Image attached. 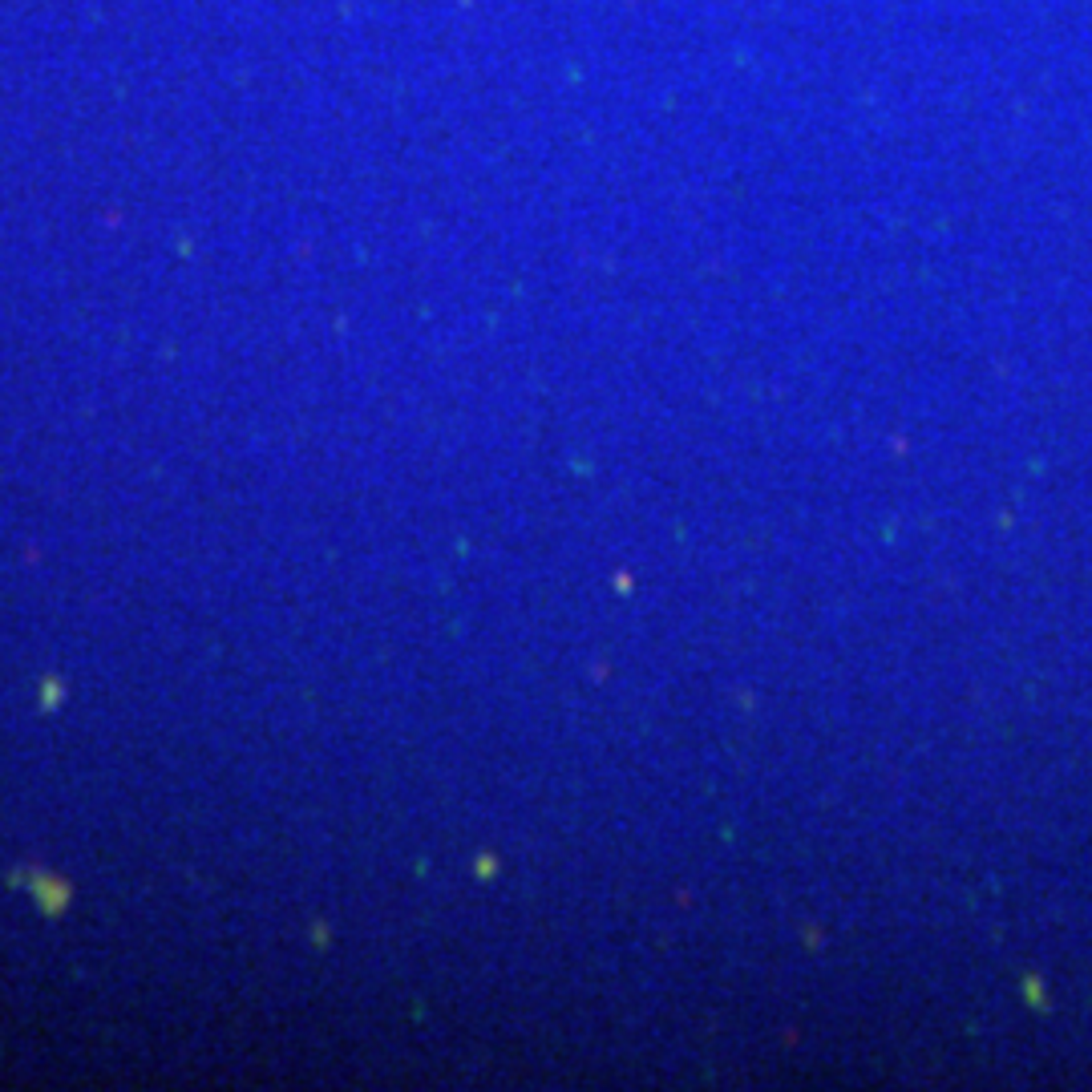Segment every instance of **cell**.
Listing matches in <instances>:
<instances>
[]
</instances>
